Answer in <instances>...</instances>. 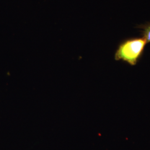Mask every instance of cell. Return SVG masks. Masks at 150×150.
<instances>
[{
	"instance_id": "6da1fadb",
	"label": "cell",
	"mask_w": 150,
	"mask_h": 150,
	"mask_svg": "<svg viewBox=\"0 0 150 150\" xmlns=\"http://www.w3.org/2000/svg\"><path fill=\"white\" fill-rule=\"evenodd\" d=\"M147 43L143 37L127 39L118 46L115 54V59L134 66L142 57Z\"/></svg>"
},
{
	"instance_id": "7a4b0ae2",
	"label": "cell",
	"mask_w": 150,
	"mask_h": 150,
	"mask_svg": "<svg viewBox=\"0 0 150 150\" xmlns=\"http://www.w3.org/2000/svg\"><path fill=\"white\" fill-rule=\"evenodd\" d=\"M142 28H143V38L146 40L147 43H149L150 42V23L146 24L145 26H142Z\"/></svg>"
}]
</instances>
